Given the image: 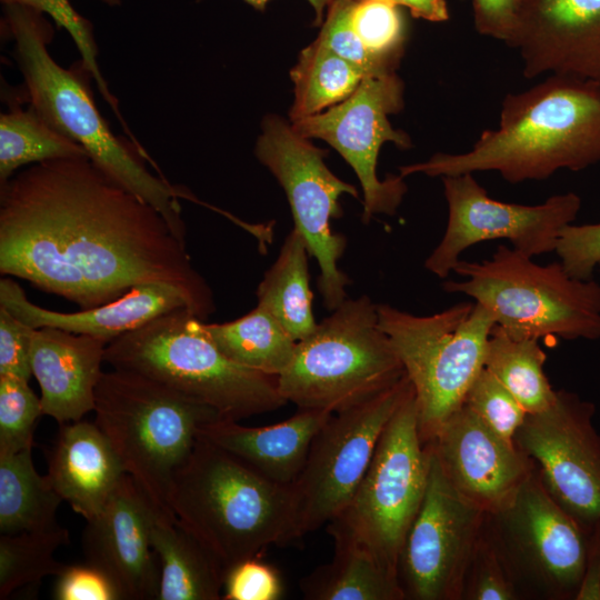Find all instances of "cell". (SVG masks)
Masks as SVG:
<instances>
[{
    "label": "cell",
    "instance_id": "6da1fadb",
    "mask_svg": "<svg viewBox=\"0 0 600 600\" xmlns=\"http://www.w3.org/2000/svg\"><path fill=\"white\" fill-rule=\"evenodd\" d=\"M0 272L81 310L144 283L176 287L206 320V279L162 214L88 156L33 163L0 184Z\"/></svg>",
    "mask_w": 600,
    "mask_h": 600
},
{
    "label": "cell",
    "instance_id": "7a4b0ae2",
    "mask_svg": "<svg viewBox=\"0 0 600 600\" xmlns=\"http://www.w3.org/2000/svg\"><path fill=\"white\" fill-rule=\"evenodd\" d=\"M600 162V82L550 74L531 89L508 94L497 129L484 130L471 150L436 153L399 168L403 178L497 171L510 183L542 180L560 169Z\"/></svg>",
    "mask_w": 600,
    "mask_h": 600
},
{
    "label": "cell",
    "instance_id": "3957f363",
    "mask_svg": "<svg viewBox=\"0 0 600 600\" xmlns=\"http://www.w3.org/2000/svg\"><path fill=\"white\" fill-rule=\"evenodd\" d=\"M2 6L30 107L54 130L81 146L106 174L157 209L186 242L178 192L146 168L136 144L110 130L94 103L88 81L91 74L82 62L79 68L64 69L53 60L48 50L53 28L44 13L23 4Z\"/></svg>",
    "mask_w": 600,
    "mask_h": 600
},
{
    "label": "cell",
    "instance_id": "277c9868",
    "mask_svg": "<svg viewBox=\"0 0 600 600\" xmlns=\"http://www.w3.org/2000/svg\"><path fill=\"white\" fill-rule=\"evenodd\" d=\"M168 502L224 572L261 557L269 546L299 541L290 486L269 480L200 438L177 470Z\"/></svg>",
    "mask_w": 600,
    "mask_h": 600
},
{
    "label": "cell",
    "instance_id": "5b68a950",
    "mask_svg": "<svg viewBox=\"0 0 600 600\" xmlns=\"http://www.w3.org/2000/svg\"><path fill=\"white\" fill-rule=\"evenodd\" d=\"M104 361L156 379L237 421L288 403L279 393L277 376L229 359L204 331L203 320L187 308L113 339Z\"/></svg>",
    "mask_w": 600,
    "mask_h": 600
},
{
    "label": "cell",
    "instance_id": "8992f818",
    "mask_svg": "<svg viewBox=\"0 0 600 600\" xmlns=\"http://www.w3.org/2000/svg\"><path fill=\"white\" fill-rule=\"evenodd\" d=\"M93 411L127 473L156 508L174 517L168 502L173 477L200 429L222 416L156 379L117 368L102 372Z\"/></svg>",
    "mask_w": 600,
    "mask_h": 600
},
{
    "label": "cell",
    "instance_id": "52a82bcc",
    "mask_svg": "<svg viewBox=\"0 0 600 600\" xmlns=\"http://www.w3.org/2000/svg\"><path fill=\"white\" fill-rule=\"evenodd\" d=\"M453 271L464 280L443 290L472 298L514 339L600 338V284L571 277L560 261L542 266L501 244L490 259L459 260Z\"/></svg>",
    "mask_w": 600,
    "mask_h": 600
},
{
    "label": "cell",
    "instance_id": "ba28073f",
    "mask_svg": "<svg viewBox=\"0 0 600 600\" xmlns=\"http://www.w3.org/2000/svg\"><path fill=\"white\" fill-rule=\"evenodd\" d=\"M406 374L389 337L379 326L377 304L367 296L346 299L297 341L278 390L299 409L332 413L359 404Z\"/></svg>",
    "mask_w": 600,
    "mask_h": 600
},
{
    "label": "cell",
    "instance_id": "9c48e42d",
    "mask_svg": "<svg viewBox=\"0 0 600 600\" xmlns=\"http://www.w3.org/2000/svg\"><path fill=\"white\" fill-rule=\"evenodd\" d=\"M377 312L412 384L419 433L426 444L463 404L484 368L494 318L477 302H461L431 316H416L390 304H377Z\"/></svg>",
    "mask_w": 600,
    "mask_h": 600
},
{
    "label": "cell",
    "instance_id": "30bf717a",
    "mask_svg": "<svg viewBox=\"0 0 600 600\" xmlns=\"http://www.w3.org/2000/svg\"><path fill=\"white\" fill-rule=\"evenodd\" d=\"M429 469L430 450L419 433L412 388L384 428L351 500L327 528L356 538L397 578L401 547L422 503Z\"/></svg>",
    "mask_w": 600,
    "mask_h": 600
},
{
    "label": "cell",
    "instance_id": "8fae6325",
    "mask_svg": "<svg viewBox=\"0 0 600 600\" xmlns=\"http://www.w3.org/2000/svg\"><path fill=\"white\" fill-rule=\"evenodd\" d=\"M486 530L521 599H576L588 538L549 494L536 468L507 504L487 514Z\"/></svg>",
    "mask_w": 600,
    "mask_h": 600
},
{
    "label": "cell",
    "instance_id": "7c38bea8",
    "mask_svg": "<svg viewBox=\"0 0 600 600\" xmlns=\"http://www.w3.org/2000/svg\"><path fill=\"white\" fill-rule=\"evenodd\" d=\"M327 153L283 118L269 114L262 120L254 154L284 190L293 229L320 267L318 287L323 304L333 311L347 299L346 288L351 281L338 268L347 239L331 230L330 220L343 214L340 197L358 198V190L330 171L324 162Z\"/></svg>",
    "mask_w": 600,
    "mask_h": 600
},
{
    "label": "cell",
    "instance_id": "4fadbf2b",
    "mask_svg": "<svg viewBox=\"0 0 600 600\" xmlns=\"http://www.w3.org/2000/svg\"><path fill=\"white\" fill-rule=\"evenodd\" d=\"M412 390L404 374L372 398L332 413L313 439L290 484L298 540L336 518L349 503L388 422Z\"/></svg>",
    "mask_w": 600,
    "mask_h": 600
},
{
    "label": "cell",
    "instance_id": "5bb4252c",
    "mask_svg": "<svg viewBox=\"0 0 600 600\" xmlns=\"http://www.w3.org/2000/svg\"><path fill=\"white\" fill-rule=\"evenodd\" d=\"M427 446V490L403 540L397 578L404 600H461L467 569L488 513L450 484Z\"/></svg>",
    "mask_w": 600,
    "mask_h": 600
},
{
    "label": "cell",
    "instance_id": "9a60e30c",
    "mask_svg": "<svg viewBox=\"0 0 600 600\" xmlns=\"http://www.w3.org/2000/svg\"><path fill=\"white\" fill-rule=\"evenodd\" d=\"M442 183L448 223L424 261V268L441 279L453 271L466 249L481 241L507 239L529 257L554 251L561 230L574 221L581 208L574 192L554 194L536 206L494 200L472 173L446 176Z\"/></svg>",
    "mask_w": 600,
    "mask_h": 600
},
{
    "label": "cell",
    "instance_id": "2e32d148",
    "mask_svg": "<svg viewBox=\"0 0 600 600\" xmlns=\"http://www.w3.org/2000/svg\"><path fill=\"white\" fill-rule=\"evenodd\" d=\"M402 108L403 82L391 72L368 76L341 103L291 122L303 137L326 141L353 169L362 188L364 222L378 213L393 214L407 192L400 174H389L383 180L377 176V160L384 142L400 149L411 147L410 137L389 121V116Z\"/></svg>",
    "mask_w": 600,
    "mask_h": 600
},
{
    "label": "cell",
    "instance_id": "e0dca14e",
    "mask_svg": "<svg viewBox=\"0 0 600 600\" xmlns=\"http://www.w3.org/2000/svg\"><path fill=\"white\" fill-rule=\"evenodd\" d=\"M593 413L591 402L560 390L550 407L527 413L514 436L549 494L587 538L600 528V437Z\"/></svg>",
    "mask_w": 600,
    "mask_h": 600
},
{
    "label": "cell",
    "instance_id": "ac0fdd59",
    "mask_svg": "<svg viewBox=\"0 0 600 600\" xmlns=\"http://www.w3.org/2000/svg\"><path fill=\"white\" fill-rule=\"evenodd\" d=\"M429 444L450 484L487 513L507 504L533 462L462 404Z\"/></svg>",
    "mask_w": 600,
    "mask_h": 600
},
{
    "label": "cell",
    "instance_id": "d6986e66",
    "mask_svg": "<svg viewBox=\"0 0 600 600\" xmlns=\"http://www.w3.org/2000/svg\"><path fill=\"white\" fill-rule=\"evenodd\" d=\"M149 508L150 500L127 473L104 508L86 520V562L111 579L121 600L158 598L160 564L150 542Z\"/></svg>",
    "mask_w": 600,
    "mask_h": 600
},
{
    "label": "cell",
    "instance_id": "ffe728a7",
    "mask_svg": "<svg viewBox=\"0 0 600 600\" xmlns=\"http://www.w3.org/2000/svg\"><path fill=\"white\" fill-rule=\"evenodd\" d=\"M510 47L519 51L526 78L600 82V0H527Z\"/></svg>",
    "mask_w": 600,
    "mask_h": 600
},
{
    "label": "cell",
    "instance_id": "44dd1931",
    "mask_svg": "<svg viewBox=\"0 0 600 600\" xmlns=\"http://www.w3.org/2000/svg\"><path fill=\"white\" fill-rule=\"evenodd\" d=\"M108 343L99 337L56 327L36 328L31 371L41 389L43 416L62 424L93 411Z\"/></svg>",
    "mask_w": 600,
    "mask_h": 600
},
{
    "label": "cell",
    "instance_id": "7402d4cb",
    "mask_svg": "<svg viewBox=\"0 0 600 600\" xmlns=\"http://www.w3.org/2000/svg\"><path fill=\"white\" fill-rule=\"evenodd\" d=\"M0 307L33 328L56 327L99 337L108 342L163 313L180 308L190 310L186 297L176 287L144 283L109 303L77 312H59L31 302L23 289L10 278L0 280Z\"/></svg>",
    "mask_w": 600,
    "mask_h": 600
},
{
    "label": "cell",
    "instance_id": "603a6c76",
    "mask_svg": "<svg viewBox=\"0 0 600 600\" xmlns=\"http://www.w3.org/2000/svg\"><path fill=\"white\" fill-rule=\"evenodd\" d=\"M331 416L327 410L300 409L286 420L264 427H247L222 417L204 424L199 438L269 480L290 486L301 472L314 437Z\"/></svg>",
    "mask_w": 600,
    "mask_h": 600
},
{
    "label": "cell",
    "instance_id": "cb8c5ba5",
    "mask_svg": "<svg viewBox=\"0 0 600 600\" xmlns=\"http://www.w3.org/2000/svg\"><path fill=\"white\" fill-rule=\"evenodd\" d=\"M127 471L94 422L60 424L50 450L47 477L71 509L89 520L114 493Z\"/></svg>",
    "mask_w": 600,
    "mask_h": 600
},
{
    "label": "cell",
    "instance_id": "d4e9b609",
    "mask_svg": "<svg viewBox=\"0 0 600 600\" xmlns=\"http://www.w3.org/2000/svg\"><path fill=\"white\" fill-rule=\"evenodd\" d=\"M150 542L160 564L157 600L222 599L224 570L176 517L150 502Z\"/></svg>",
    "mask_w": 600,
    "mask_h": 600
},
{
    "label": "cell",
    "instance_id": "484cf974",
    "mask_svg": "<svg viewBox=\"0 0 600 600\" xmlns=\"http://www.w3.org/2000/svg\"><path fill=\"white\" fill-rule=\"evenodd\" d=\"M333 539L332 559L300 581L307 600H404L398 579L350 534L327 528Z\"/></svg>",
    "mask_w": 600,
    "mask_h": 600
},
{
    "label": "cell",
    "instance_id": "4316f807",
    "mask_svg": "<svg viewBox=\"0 0 600 600\" xmlns=\"http://www.w3.org/2000/svg\"><path fill=\"white\" fill-rule=\"evenodd\" d=\"M309 256L304 239L292 229L256 292L258 304L269 311L296 341L308 337L318 324L312 312Z\"/></svg>",
    "mask_w": 600,
    "mask_h": 600
},
{
    "label": "cell",
    "instance_id": "83f0119b",
    "mask_svg": "<svg viewBox=\"0 0 600 600\" xmlns=\"http://www.w3.org/2000/svg\"><path fill=\"white\" fill-rule=\"evenodd\" d=\"M62 498L47 474L34 468L32 448L0 454V532L14 534L51 528Z\"/></svg>",
    "mask_w": 600,
    "mask_h": 600
},
{
    "label": "cell",
    "instance_id": "f1b7e54d",
    "mask_svg": "<svg viewBox=\"0 0 600 600\" xmlns=\"http://www.w3.org/2000/svg\"><path fill=\"white\" fill-rule=\"evenodd\" d=\"M203 329L229 359L271 376H279L287 368L297 346L278 320L259 304L233 321H203Z\"/></svg>",
    "mask_w": 600,
    "mask_h": 600
},
{
    "label": "cell",
    "instance_id": "f546056e",
    "mask_svg": "<svg viewBox=\"0 0 600 600\" xmlns=\"http://www.w3.org/2000/svg\"><path fill=\"white\" fill-rule=\"evenodd\" d=\"M367 76L318 37L299 54L290 71L294 99L290 122L323 112L348 99Z\"/></svg>",
    "mask_w": 600,
    "mask_h": 600
},
{
    "label": "cell",
    "instance_id": "4dcf8cb0",
    "mask_svg": "<svg viewBox=\"0 0 600 600\" xmlns=\"http://www.w3.org/2000/svg\"><path fill=\"white\" fill-rule=\"evenodd\" d=\"M546 358L539 339H514L496 324L488 341L484 368L527 413H536L550 407L557 397L543 371Z\"/></svg>",
    "mask_w": 600,
    "mask_h": 600
},
{
    "label": "cell",
    "instance_id": "1f68e13d",
    "mask_svg": "<svg viewBox=\"0 0 600 600\" xmlns=\"http://www.w3.org/2000/svg\"><path fill=\"white\" fill-rule=\"evenodd\" d=\"M88 156L86 150L49 126L32 108L0 114V184L23 166Z\"/></svg>",
    "mask_w": 600,
    "mask_h": 600
},
{
    "label": "cell",
    "instance_id": "d6a6232c",
    "mask_svg": "<svg viewBox=\"0 0 600 600\" xmlns=\"http://www.w3.org/2000/svg\"><path fill=\"white\" fill-rule=\"evenodd\" d=\"M69 543V531L59 523L43 530L0 534V599L47 576H58L66 564L54 558Z\"/></svg>",
    "mask_w": 600,
    "mask_h": 600
},
{
    "label": "cell",
    "instance_id": "836d02e7",
    "mask_svg": "<svg viewBox=\"0 0 600 600\" xmlns=\"http://www.w3.org/2000/svg\"><path fill=\"white\" fill-rule=\"evenodd\" d=\"M350 23L366 49L383 64L396 70L408 36L402 7L390 0H353Z\"/></svg>",
    "mask_w": 600,
    "mask_h": 600
},
{
    "label": "cell",
    "instance_id": "e575fe53",
    "mask_svg": "<svg viewBox=\"0 0 600 600\" xmlns=\"http://www.w3.org/2000/svg\"><path fill=\"white\" fill-rule=\"evenodd\" d=\"M41 416V400L29 381L0 376V454L32 448L33 431Z\"/></svg>",
    "mask_w": 600,
    "mask_h": 600
},
{
    "label": "cell",
    "instance_id": "d590c367",
    "mask_svg": "<svg viewBox=\"0 0 600 600\" xmlns=\"http://www.w3.org/2000/svg\"><path fill=\"white\" fill-rule=\"evenodd\" d=\"M463 404L492 431L514 444L527 412L513 394L486 368L470 386Z\"/></svg>",
    "mask_w": 600,
    "mask_h": 600
},
{
    "label": "cell",
    "instance_id": "8d00e7d4",
    "mask_svg": "<svg viewBox=\"0 0 600 600\" xmlns=\"http://www.w3.org/2000/svg\"><path fill=\"white\" fill-rule=\"evenodd\" d=\"M2 4H23L36 9L52 18L56 24L63 28L72 38L80 56L83 67L93 78L100 93L107 103L120 117L118 100L108 88L98 61V46L96 42L93 26L71 6L69 0H0Z\"/></svg>",
    "mask_w": 600,
    "mask_h": 600
},
{
    "label": "cell",
    "instance_id": "74e56055",
    "mask_svg": "<svg viewBox=\"0 0 600 600\" xmlns=\"http://www.w3.org/2000/svg\"><path fill=\"white\" fill-rule=\"evenodd\" d=\"M520 594L487 530L477 542L463 582L461 600H518Z\"/></svg>",
    "mask_w": 600,
    "mask_h": 600
},
{
    "label": "cell",
    "instance_id": "f35d334b",
    "mask_svg": "<svg viewBox=\"0 0 600 600\" xmlns=\"http://www.w3.org/2000/svg\"><path fill=\"white\" fill-rule=\"evenodd\" d=\"M353 0H333L318 38L338 56L357 67L367 77L396 72L376 59L363 46L350 23Z\"/></svg>",
    "mask_w": 600,
    "mask_h": 600
},
{
    "label": "cell",
    "instance_id": "ab89813d",
    "mask_svg": "<svg viewBox=\"0 0 600 600\" xmlns=\"http://www.w3.org/2000/svg\"><path fill=\"white\" fill-rule=\"evenodd\" d=\"M251 558L230 567L224 574V600H278L282 598V579L276 568Z\"/></svg>",
    "mask_w": 600,
    "mask_h": 600
},
{
    "label": "cell",
    "instance_id": "60d3db41",
    "mask_svg": "<svg viewBox=\"0 0 600 600\" xmlns=\"http://www.w3.org/2000/svg\"><path fill=\"white\" fill-rule=\"evenodd\" d=\"M554 251L571 277L592 279L594 268L600 264V222L566 226Z\"/></svg>",
    "mask_w": 600,
    "mask_h": 600
},
{
    "label": "cell",
    "instance_id": "b9f144b4",
    "mask_svg": "<svg viewBox=\"0 0 600 600\" xmlns=\"http://www.w3.org/2000/svg\"><path fill=\"white\" fill-rule=\"evenodd\" d=\"M56 577L52 594L57 600H121L111 579L88 562L67 564Z\"/></svg>",
    "mask_w": 600,
    "mask_h": 600
},
{
    "label": "cell",
    "instance_id": "7bdbcfd3",
    "mask_svg": "<svg viewBox=\"0 0 600 600\" xmlns=\"http://www.w3.org/2000/svg\"><path fill=\"white\" fill-rule=\"evenodd\" d=\"M34 330L0 307V376L30 380Z\"/></svg>",
    "mask_w": 600,
    "mask_h": 600
},
{
    "label": "cell",
    "instance_id": "ee69618b",
    "mask_svg": "<svg viewBox=\"0 0 600 600\" xmlns=\"http://www.w3.org/2000/svg\"><path fill=\"white\" fill-rule=\"evenodd\" d=\"M527 0H472L474 27L480 34L509 47L519 27Z\"/></svg>",
    "mask_w": 600,
    "mask_h": 600
},
{
    "label": "cell",
    "instance_id": "f6af8a7d",
    "mask_svg": "<svg viewBox=\"0 0 600 600\" xmlns=\"http://www.w3.org/2000/svg\"><path fill=\"white\" fill-rule=\"evenodd\" d=\"M577 600H600V528L588 536L584 573Z\"/></svg>",
    "mask_w": 600,
    "mask_h": 600
},
{
    "label": "cell",
    "instance_id": "bcb514c9",
    "mask_svg": "<svg viewBox=\"0 0 600 600\" xmlns=\"http://www.w3.org/2000/svg\"><path fill=\"white\" fill-rule=\"evenodd\" d=\"M396 4L407 8L414 18L430 22H444L449 19L446 0H391Z\"/></svg>",
    "mask_w": 600,
    "mask_h": 600
},
{
    "label": "cell",
    "instance_id": "7dc6e473",
    "mask_svg": "<svg viewBox=\"0 0 600 600\" xmlns=\"http://www.w3.org/2000/svg\"><path fill=\"white\" fill-rule=\"evenodd\" d=\"M250 7L256 10L264 11L268 2L270 0H243ZM333 0H308L314 11V24L319 26L322 23L324 10L327 11L328 7Z\"/></svg>",
    "mask_w": 600,
    "mask_h": 600
},
{
    "label": "cell",
    "instance_id": "c3c4849f",
    "mask_svg": "<svg viewBox=\"0 0 600 600\" xmlns=\"http://www.w3.org/2000/svg\"><path fill=\"white\" fill-rule=\"evenodd\" d=\"M100 1L103 2L104 4L109 6V7L121 6V0H100Z\"/></svg>",
    "mask_w": 600,
    "mask_h": 600
},
{
    "label": "cell",
    "instance_id": "681fc988",
    "mask_svg": "<svg viewBox=\"0 0 600 600\" xmlns=\"http://www.w3.org/2000/svg\"><path fill=\"white\" fill-rule=\"evenodd\" d=\"M356 1H362V0H356ZM391 1V0H390Z\"/></svg>",
    "mask_w": 600,
    "mask_h": 600
},
{
    "label": "cell",
    "instance_id": "f907efd6",
    "mask_svg": "<svg viewBox=\"0 0 600 600\" xmlns=\"http://www.w3.org/2000/svg\"><path fill=\"white\" fill-rule=\"evenodd\" d=\"M599 267H600V264H599Z\"/></svg>",
    "mask_w": 600,
    "mask_h": 600
}]
</instances>
